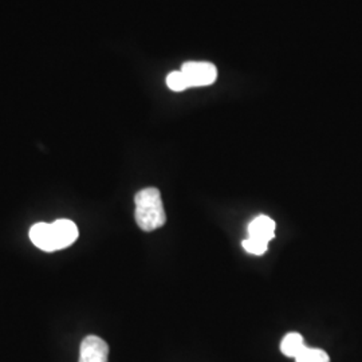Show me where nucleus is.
I'll use <instances>...</instances> for the list:
<instances>
[{
  "instance_id": "f257e3e1",
  "label": "nucleus",
  "mask_w": 362,
  "mask_h": 362,
  "mask_svg": "<svg viewBox=\"0 0 362 362\" xmlns=\"http://www.w3.org/2000/svg\"><path fill=\"white\" fill-rule=\"evenodd\" d=\"M30 239L42 251L52 252L71 246L78 239L74 221L55 220L54 223H37L30 230Z\"/></svg>"
},
{
  "instance_id": "f03ea898",
  "label": "nucleus",
  "mask_w": 362,
  "mask_h": 362,
  "mask_svg": "<svg viewBox=\"0 0 362 362\" xmlns=\"http://www.w3.org/2000/svg\"><path fill=\"white\" fill-rule=\"evenodd\" d=\"M134 203L136 223L143 231L151 233L165 224L167 215L163 206L161 194L157 188H145L137 192Z\"/></svg>"
},
{
  "instance_id": "7ed1b4c3",
  "label": "nucleus",
  "mask_w": 362,
  "mask_h": 362,
  "mask_svg": "<svg viewBox=\"0 0 362 362\" xmlns=\"http://www.w3.org/2000/svg\"><path fill=\"white\" fill-rule=\"evenodd\" d=\"M189 88L212 85L218 78V69L209 62H187L181 67Z\"/></svg>"
},
{
  "instance_id": "20e7f679",
  "label": "nucleus",
  "mask_w": 362,
  "mask_h": 362,
  "mask_svg": "<svg viewBox=\"0 0 362 362\" xmlns=\"http://www.w3.org/2000/svg\"><path fill=\"white\" fill-rule=\"evenodd\" d=\"M109 345L103 338L97 336H88L79 348L78 362H107Z\"/></svg>"
},
{
  "instance_id": "39448f33",
  "label": "nucleus",
  "mask_w": 362,
  "mask_h": 362,
  "mask_svg": "<svg viewBox=\"0 0 362 362\" xmlns=\"http://www.w3.org/2000/svg\"><path fill=\"white\" fill-rule=\"evenodd\" d=\"M248 236L258 238L269 243L275 238V221L266 215H260L250 223Z\"/></svg>"
},
{
  "instance_id": "423d86ee",
  "label": "nucleus",
  "mask_w": 362,
  "mask_h": 362,
  "mask_svg": "<svg viewBox=\"0 0 362 362\" xmlns=\"http://www.w3.org/2000/svg\"><path fill=\"white\" fill-rule=\"evenodd\" d=\"M306 348L305 339L299 333H288L281 342V351L286 357L296 358L302 350Z\"/></svg>"
},
{
  "instance_id": "0eeeda50",
  "label": "nucleus",
  "mask_w": 362,
  "mask_h": 362,
  "mask_svg": "<svg viewBox=\"0 0 362 362\" xmlns=\"http://www.w3.org/2000/svg\"><path fill=\"white\" fill-rule=\"evenodd\" d=\"M296 362H330V357L325 350L306 346L296 357Z\"/></svg>"
},
{
  "instance_id": "6e6552de",
  "label": "nucleus",
  "mask_w": 362,
  "mask_h": 362,
  "mask_svg": "<svg viewBox=\"0 0 362 362\" xmlns=\"http://www.w3.org/2000/svg\"><path fill=\"white\" fill-rule=\"evenodd\" d=\"M242 246H243V248L246 250L248 254H252V255H263V254L267 251L269 243L264 242V240H260L258 238H251V236H248L246 240H243Z\"/></svg>"
},
{
  "instance_id": "1a4fd4ad",
  "label": "nucleus",
  "mask_w": 362,
  "mask_h": 362,
  "mask_svg": "<svg viewBox=\"0 0 362 362\" xmlns=\"http://www.w3.org/2000/svg\"><path fill=\"white\" fill-rule=\"evenodd\" d=\"M167 85L169 89L173 91H182L189 88L187 78L180 71H172L167 77Z\"/></svg>"
}]
</instances>
